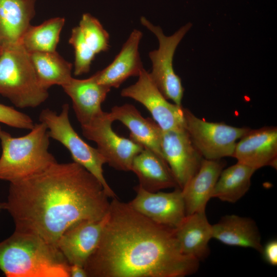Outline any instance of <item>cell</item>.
<instances>
[{
  "label": "cell",
  "instance_id": "cell-1",
  "mask_svg": "<svg viewBox=\"0 0 277 277\" xmlns=\"http://www.w3.org/2000/svg\"><path fill=\"white\" fill-rule=\"evenodd\" d=\"M108 198L101 183L82 166L56 162L10 183L4 209L13 220L15 231L56 246L64 232L75 223L104 218L109 209Z\"/></svg>",
  "mask_w": 277,
  "mask_h": 277
},
{
  "label": "cell",
  "instance_id": "cell-2",
  "mask_svg": "<svg viewBox=\"0 0 277 277\" xmlns=\"http://www.w3.org/2000/svg\"><path fill=\"white\" fill-rule=\"evenodd\" d=\"M199 262L181 252L175 229L152 221L116 197L84 267L87 277H184L197 271Z\"/></svg>",
  "mask_w": 277,
  "mask_h": 277
},
{
  "label": "cell",
  "instance_id": "cell-3",
  "mask_svg": "<svg viewBox=\"0 0 277 277\" xmlns=\"http://www.w3.org/2000/svg\"><path fill=\"white\" fill-rule=\"evenodd\" d=\"M57 247L40 237L15 231L0 242V269L7 277H70Z\"/></svg>",
  "mask_w": 277,
  "mask_h": 277
},
{
  "label": "cell",
  "instance_id": "cell-4",
  "mask_svg": "<svg viewBox=\"0 0 277 277\" xmlns=\"http://www.w3.org/2000/svg\"><path fill=\"white\" fill-rule=\"evenodd\" d=\"M50 136L46 125L35 124L30 131L13 137L0 125L2 154L0 180L13 183L38 173L57 161L49 152Z\"/></svg>",
  "mask_w": 277,
  "mask_h": 277
},
{
  "label": "cell",
  "instance_id": "cell-5",
  "mask_svg": "<svg viewBox=\"0 0 277 277\" xmlns=\"http://www.w3.org/2000/svg\"><path fill=\"white\" fill-rule=\"evenodd\" d=\"M0 94L20 108L37 107L48 97V90L40 84L29 53L21 43L2 47Z\"/></svg>",
  "mask_w": 277,
  "mask_h": 277
},
{
  "label": "cell",
  "instance_id": "cell-6",
  "mask_svg": "<svg viewBox=\"0 0 277 277\" xmlns=\"http://www.w3.org/2000/svg\"><path fill=\"white\" fill-rule=\"evenodd\" d=\"M69 113V106L65 104L60 114L48 108L43 109L39 120L47 127L50 137L65 147L73 162L86 169L101 183L108 197L116 198L104 175L103 167L107 164L106 159L97 148L88 145L79 136L70 123Z\"/></svg>",
  "mask_w": 277,
  "mask_h": 277
},
{
  "label": "cell",
  "instance_id": "cell-7",
  "mask_svg": "<svg viewBox=\"0 0 277 277\" xmlns=\"http://www.w3.org/2000/svg\"><path fill=\"white\" fill-rule=\"evenodd\" d=\"M141 24L153 33L159 41V48L149 53L152 63L149 75L152 81L164 96L174 104L181 106L184 88L180 77L173 67V58L175 50L186 33L191 27L188 23L174 34L166 36L161 28L155 26L144 17L141 18Z\"/></svg>",
  "mask_w": 277,
  "mask_h": 277
},
{
  "label": "cell",
  "instance_id": "cell-8",
  "mask_svg": "<svg viewBox=\"0 0 277 277\" xmlns=\"http://www.w3.org/2000/svg\"><path fill=\"white\" fill-rule=\"evenodd\" d=\"M184 114L185 128L193 144L207 160L232 156L237 141L250 129L223 122H209L184 108Z\"/></svg>",
  "mask_w": 277,
  "mask_h": 277
},
{
  "label": "cell",
  "instance_id": "cell-9",
  "mask_svg": "<svg viewBox=\"0 0 277 277\" xmlns=\"http://www.w3.org/2000/svg\"><path fill=\"white\" fill-rule=\"evenodd\" d=\"M113 122L109 112L103 111L88 123L81 125L82 133L96 143L110 166L119 171H130L134 157L144 147L130 138L116 134L112 128Z\"/></svg>",
  "mask_w": 277,
  "mask_h": 277
},
{
  "label": "cell",
  "instance_id": "cell-10",
  "mask_svg": "<svg viewBox=\"0 0 277 277\" xmlns=\"http://www.w3.org/2000/svg\"><path fill=\"white\" fill-rule=\"evenodd\" d=\"M134 84L123 89V97L132 98L144 105L154 122L164 131L185 128L184 108L167 101L144 68Z\"/></svg>",
  "mask_w": 277,
  "mask_h": 277
},
{
  "label": "cell",
  "instance_id": "cell-11",
  "mask_svg": "<svg viewBox=\"0 0 277 277\" xmlns=\"http://www.w3.org/2000/svg\"><path fill=\"white\" fill-rule=\"evenodd\" d=\"M161 147L179 187L182 189L199 170L203 157L185 128L161 130Z\"/></svg>",
  "mask_w": 277,
  "mask_h": 277
},
{
  "label": "cell",
  "instance_id": "cell-12",
  "mask_svg": "<svg viewBox=\"0 0 277 277\" xmlns=\"http://www.w3.org/2000/svg\"><path fill=\"white\" fill-rule=\"evenodd\" d=\"M135 196L128 204L134 210L152 221L176 229L186 216L182 190L150 192L139 185L134 187Z\"/></svg>",
  "mask_w": 277,
  "mask_h": 277
},
{
  "label": "cell",
  "instance_id": "cell-13",
  "mask_svg": "<svg viewBox=\"0 0 277 277\" xmlns=\"http://www.w3.org/2000/svg\"><path fill=\"white\" fill-rule=\"evenodd\" d=\"M108 218L83 220L71 225L59 238L56 246L68 263L84 266L96 249Z\"/></svg>",
  "mask_w": 277,
  "mask_h": 277
},
{
  "label": "cell",
  "instance_id": "cell-14",
  "mask_svg": "<svg viewBox=\"0 0 277 277\" xmlns=\"http://www.w3.org/2000/svg\"><path fill=\"white\" fill-rule=\"evenodd\" d=\"M232 157L256 170L266 166L276 168V127L250 129L236 143Z\"/></svg>",
  "mask_w": 277,
  "mask_h": 277
},
{
  "label": "cell",
  "instance_id": "cell-15",
  "mask_svg": "<svg viewBox=\"0 0 277 277\" xmlns=\"http://www.w3.org/2000/svg\"><path fill=\"white\" fill-rule=\"evenodd\" d=\"M62 87L70 97L81 125L88 123L103 111L102 104L111 89L99 84L94 74L83 80L72 77Z\"/></svg>",
  "mask_w": 277,
  "mask_h": 277
},
{
  "label": "cell",
  "instance_id": "cell-16",
  "mask_svg": "<svg viewBox=\"0 0 277 277\" xmlns=\"http://www.w3.org/2000/svg\"><path fill=\"white\" fill-rule=\"evenodd\" d=\"M142 36L140 30L132 31L113 61L94 74L99 84L117 88L129 77L138 76L144 68L138 50Z\"/></svg>",
  "mask_w": 277,
  "mask_h": 277
},
{
  "label": "cell",
  "instance_id": "cell-17",
  "mask_svg": "<svg viewBox=\"0 0 277 277\" xmlns=\"http://www.w3.org/2000/svg\"><path fill=\"white\" fill-rule=\"evenodd\" d=\"M225 166L220 160L204 159L196 173L182 189L186 215L205 211L219 177Z\"/></svg>",
  "mask_w": 277,
  "mask_h": 277
},
{
  "label": "cell",
  "instance_id": "cell-18",
  "mask_svg": "<svg viewBox=\"0 0 277 277\" xmlns=\"http://www.w3.org/2000/svg\"><path fill=\"white\" fill-rule=\"evenodd\" d=\"M136 175L139 185L150 192L170 188H179L165 159L144 147L134 157L131 167Z\"/></svg>",
  "mask_w": 277,
  "mask_h": 277
},
{
  "label": "cell",
  "instance_id": "cell-19",
  "mask_svg": "<svg viewBox=\"0 0 277 277\" xmlns=\"http://www.w3.org/2000/svg\"><path fill=\"white\" fill-rule=\"evenodd\" d=\"M175 233L183 254L199 261L209 254L208 243L212 238V226L208 221L205 211L186 215L175 229Z\"/></svg>",
  "mask_w": 277,
  "mask_h": 277
},
{
  "label": "cell",
  "instance_id": "cell-20",
  "mask_svg": "<svg viewBox=\"0 0 277 277\" xmlns=\"http://www.w3.org/2000/svg\"><path fill=\"white\" fill-rule=\"evenodd\" d=\"M36 0H0L2 47L19 44L35 14Z\"/></svg>",
  "mask_w": 277,
  "mask_h": 277
},
{
  "label": "cell",
  "instance_id": "cell-21",
  "mask_svg": "<svg viewBox=\"0 0 277 277\" xmlns=\"http://www.w3.org/2000/svg\"><path fill=\"white\" fill-rule=\"evenodd\" d=\"M109 113L113 121H118L128 128L131 139L164 158L161 147L162 129L154 121L144 117L130 104L114 106Z\"/></svg>",
  "mask_w": 277,
  "mask_h": 277
},
{
  "label": "cell",
  "instance_id": "cell-22",
  "mask_svg": "<svg viewBox=\"0 0 277 277\" xmlns=\"http://www.w3.org/2000/svg\"><path fill=\"white\" fill-rule=\"evenodd\" d=\"M212 226V238L227 245L251 248L261 253V235L252 219L226 215Z\"/></svg>",
  "mask_w": 277,
  "mask_h": 277
},
{
  "label": "cell",
  "instance_id": "cell-23",
  "mask_svg": "<svg viewBox=\"0 0 277 277\" xmlns=\"http://www.w3.org/2000/svg\"><path fill=\"white\" fill-rule=\"evenodd\" d=\"M255 169L242 163L223 169L213 189L212 197L224 202L235 203L248 191Z\"/></svg>",
  "mask_w": 277,
  "mask_h": 277
},
{
  "label": "cell",
  "instance_id": "cell-24",
  "mask_svg": "<svg viewBox=\"0 0 277 277\" xmlns=\"http://www.w3.org/2000/svg\"><path fill=\"white\" fill-rule=\"evenodd\" d=\"M29 55L38 81L44 88L48 90L53 85L62 87L71 78L72 64L56 51L35 52Z\"/></svg>",
  "mask_w": 277,
  "mask_h": 277
},
{
  "label": "cell",
  "instance_id": "cell-25",
  "mask_svg": "<svg viewBox=\"0 0 277 277\" xmlns=\"http://www.w3.org/2000/svg\"><path fill=\"white\" fill-rule=\"evenodd\" d=\"M65 23L64 17H56L46 20L38 26L30 25L20 43L29 53L55 51Z\"/></svg>",
  "mask_w": 277,
  "mask_h": 277
},
{
  "label": "cell",
  "instance_id": "cell-26",
  "mask_svg": "<svg viewBox=\"0 0 277 277\" xmlns=\"http://www.w3.org/2000/svg\"><path fill=\"white\" fill-rule=\"evenodd\" d=\"M78 26L86 43L95 54L109 49V34L96 18L89 13H85Z\"/></svg>",
  "mask_w": 277,
  "mask_h": 277
},
{
  "label": "cell",
  "instance_id": "cell-27",
  "mask_svg": "<svg viewBox=\"0 0 277 277\" xmlns=\"http://www.w3.org/2000/svg\"><path fill=\"white\" fill-rule=\"evenodd\" d=\"M69 43L74 50V74L78 76L88 73L96 54L86 43L79 26L72 29Z\"/></svg>",
  "mask_w": 277,
  "mask_h": 277
},
{
  "label": "cell",
  "instance_id": "cell-28",
  "mask_svg": "<svg viewBox=\"0 0 277 277\" xmlns=\"http://www.w3.org/2000/svg\"><path fill=\"white\" fill-rule=\"evenodd\" d=\"M0 123L16 128L29 130L35 124L27 114L2 104H0Z\"/></svg>",
  "mask_w": 277,
  "mask_h": 277
},
{
  "label": "cell",
  "instance_id": "cell-29",
  "mask_svg": "<svg viewBox=\"0 0 277 277\" xmlns=\"http://www.w3.org/2000/svg\"><path fill=\"white\" fill-rule=\"evenodd\" d=\"M261 253L267 263L272 266L277 265V241L272 240L263 246Z\"/></svg>",
  "mask_w": 277,
  "mask_h": 277
},
{
  "label": "cell",
  "instance_id": "cell-30",
  "mask_svg": "<svg viewBox=\"0 0 277 277\" xmlns=\"http://www.w3.org/2000/svg\"><path fill=\"white\" fill-rule=\"evenodd\" d=\"M69 274L70 277H87L84 266L77 264L70 265Z\"/></svg>",
  "mask_w": 277,
  "mask_h": 277
},
{
  "label": "cell",
  "instance_id": "cell-31",
  "mask_svg": "<svg viewBox=\"0 0 277 277\" xmlns=\"http://www.w3.org/2000/svg\"><path fill=\"white\" fill-rule=\"evenodd\" d=\"M2 209H4V203H0V211Z\"/></svg>",
  "mask_w": 277,
  "mask_h": 277
},
{
  "label": "cell",
  "instance_id": "cell-32",
  "mask_svg": "<svg viewBox=\"0 0 277 277\" xmlns=\"http://www.w3.org/2000/svg\"><path fill=\"white\" fill-rule=\"evenodd\" d=\"M2 44H1V41H0V53L2 51Z\"/></svg>",
  "mask_w": 277,
  "mask_h": 277
}]
</instances>
